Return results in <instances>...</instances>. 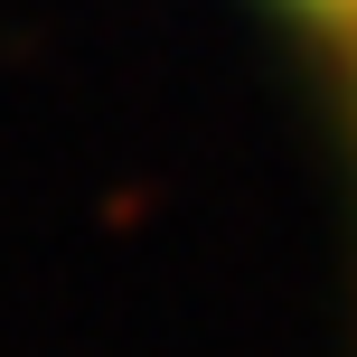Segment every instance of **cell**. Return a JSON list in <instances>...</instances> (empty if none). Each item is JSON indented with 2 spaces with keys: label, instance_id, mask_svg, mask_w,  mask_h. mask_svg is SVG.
I'll use <instances>...</instances> for the list:
<instances>
[{
  "label": "cell",
  "instance_id": "6da1fadb",
  "mask_svg": "<svg viewBox=\"0 0 357 357\" xmlns=\"http://www.w3.org/2000/svg\"><path fill=\"white\" fill-rule=\"evenodd\" d=\"M301 10H310V19H320V29H339V38H348V47H357V0H301Z\"/></svg>",
  "mask_w": 357,
  "mask_h": 357
}]
</instances>
